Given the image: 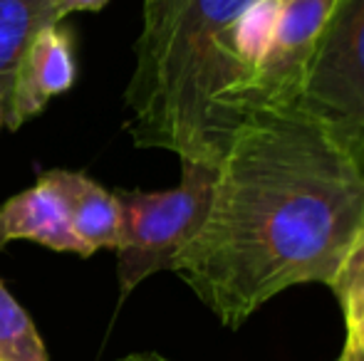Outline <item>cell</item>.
<instances>
[{"label":"cell","mask_w":364,"mask_h":361,"mask_svg":"<svg viewBox=\"0 0 364 361\" xmlns=\"http://www.w3.org/2000/svg\"><path fill=\"white\" fill-rule=\"evenodd\" d=\"M364 235V166L295 106L248 114L171 265L228 329L295 284L330 287Z\"/></svg>","instance_id":"6da1fadb"},{"label":"cell","mask_w":364,"mask_h":361,"mask_svg":"<svg viewBox=\"0 0 364 361\" xmlns=\"http://www.w3.org/2000/svg\"><path fill=\"white\" fill-rule=\"evenodd\" d=\"M250 0H144L136 62L124 91L139 149L216 166L230 134L228 25Z\"/></svg>","instance_id":"7a4b0ae2"},{"label":"cell","mask_w":364,"mask_h":361,"mask_svg":"<svg viewBox=\"0 0 364 361\" xmlns=\"http://www.w3.org/2000/svg\"><path fill=\"white\" fill-rule=\"evenodd\" d=\"M216 166L181 161V183L166 191H117L122 238L117 245L119 297L144 279L171 270L181 248L196 235L211 206Z\"/></svg>","instance_id":"3957f363"},{"label":"cell","mask_w":364,"mask_h":361,"mask_svg":"<svg viewBox=\"0 0 364 361\" xmlns=\"http://www.w3.org/2000/svg\"><path fill=\"white\" fill-rule=\"evenodd\" d=\"M295 109L364 166V0H340L297 87Z\"/></svg>","instance_id":"277c9868"},{"label":"cell","mask_w":364,"mask_h":361,"mask_svg":"<svg viewBox=\"0 0 364 361\" xmlns=\"http://www.w3.org/2000/svg\"><path fill=\"white\" fill-rule=\"evenodd\" d=\"M337 3L340 0H278L273 48L250 84L245 116L260 109L295 106L310 55Z\"/></svg>","instance_id":"5b68a950"},{"label":"cell","mask_w":364,"mask_h":361,"mask_svg":"<svg viewBox=\"0 0 364 361\" xmlns=\"http://www.w3.org/2000/svg\"><path fill=\"white\" fill-rule=\"evenodd\" d=\"M77 79L75 48L63 23L45 25L25 50L15 72V82L5 101V126L18 131L38 116L53 96L65 94Z\"/></svg>","instance_id":"8992f818"},{"label":"cell","mask_w":364,"mask_h":361,"mask_svg":"<svg viewBox=\"0 0 364 361\" xmlns=\"http://www.w3.org/2000/svg\"><path fill=\"white\" fill-rule=\"evenodd\" d=\"M13 240H30L55 252L90 257L73 231L70 208L55 171H45L35 186L25 188L0 206V250Z\"/></svg>","instance_id":"52a82bcc"},{"label":"cell","mask_w":364,"mask_h":361,"mask_svg":"<svg viewBox=\"0 0 364 361\" xmlns=\"http://www.w3.org/2000/svg\"><path fill=\"white\" fill-rule=\"evenodd\" d=\"M53 171L68 201L73 231L77 240L87 248L90 257L102 248L117 250L122 238V208L114 193L77 171Z\"/></svg>","instance_id":"ba28073f"},{"label":"cell","mask_w":364,"mask_h":361,"mask_svg":"<svg viewBox=\"0 0 364 361\" xmlns=\"http://www.w3.org/2000/svg\"><path fill=\"white\" fill-rule=\"evenodd\" d=\"M63 23L53 0H0V101H8L30 40L45 25Z\"/></svg>","instance_id":"9c48e42d"},{"label":"cell","mask_w":364,"mask_h":361,"mask_svg":"<svg viewBox=\"0 0 364 361\" xmlns=\"http://www.w3.org/2000/svg\"><path fill=\"white\" fill-rule=\"evenodd\" d=\"M330 287L345 317V347L337 361H364V235Z\"/></svg>","instance_id":"30bf717a"},{"label":"cell","mask_w":364,"mask_h":361,"mask_svg":"<svg viewBox=\"0 0 364 361\" xmlns=\"http://www.w3.org/2000/svg\"><path fill=\"white\" fill-rule=\"evenodd\" d=\"M0 361H50L33 319L0 279Z\"/></svg>","instance_id":"8fae6325"},{"label":"cell","mask_w":364,"mask_h":361,"mask_svg":"<svg viewBox=\"0 0 364 361\" xmlns=\"http://www.w3.org/2000/svg\"><path fill=\"white\" fill-rule=\"evenodd\" d=\"M58 18L65 20L73 13H90V10H102L109 0H53Z\"/></svg>","instance_id":"7c38bea8"},{"label":"cell","mask_w":364,"mask_h":361,"mask_svg":"<svg viewBox=\"0 0 364 361\" xmlns=\"http://www.w3.org/2000/svg\"><path fill=\"white\" fill-rule=\"evenodd\" d=\"M119 361H168V359L159 357V354L146 352V354H129V357H124V359H119Z\"/></svg>","instance_id":"4fadbf2b"},{"label":"cell","mask_w":364,"mask_h":361,"mask_svg":"<svg viewBox=\"0 0 364 361\" xmlns=\"http://www.w3.org/2000/svg\"><path fill=\"white\" fill-rule=\"evenodd\" d=\"M5 126V104L0 101V129Z\"/></svg>","instance_id":"5bb4252c"}]
</instances>
